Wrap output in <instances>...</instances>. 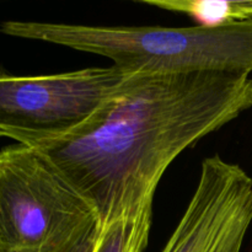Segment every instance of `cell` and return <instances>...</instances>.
Listing matches in <instances>:
<instances>
[{
    "instance_id": "6da1fadb",
    "label": "cell",
    "mask_w": 252,
    "mask_h": 252,
    "mask_svg": "<svg viewBox=\"0 0 252 252\" xmlns=\"http://www.w3.org/2000/svg\"><path fill=\"white\" fill-rule=\"evenodd\" d=\"M251 107L250 74H133L76 129L33 149L105 225L153 208L171 162Z\"/></svg>"
},
{
    "instance_id": "7a4b0ae2",
    "label": "cell",
    "mask_w": 252,
    "mask_h": 252,
    "mask_svg": "<svg viewBox=\"0 0 252 252\" xmlns=\"http://www.w3.org/2000/svg\"><path fill=\"white\" fill-rule=\"evenodd\" d=\"M0 31L105 57L127 74H252V20L220 27L6 21L1 24Z\"/></svg>"
},
{
    "instance_id": "3957f363",
    "label": "cell",
    "mask_w": 252,
    "mask_h": 252,
    "mask_svg": "<svg viewBox=\"0 0 252 252\" xmlns=\"http://www.w3.org/2000/svg\"><path fill=\"white\" fill-rule=\"evenodd\" d=\"M100 220L33 148L0 150V252H80Z\"/></svg>"
},
{
    "instance_id": "277c9868",
    "label": "cell",
    "mask_w": 252,
    "mask_h": 252,
    "mask_svg": "<svg viewBox=\"0 0 252 252\" xmlns=\"http://www.w3.org/2000/svg\"><path fill=\"white\" fill-rule=\"evenodd\" d=\"M130 75L112 64L53 75L0 74V137L29 148L64 137Z\"/></svg>"
},
{
    "instance_id": "5b68a950",
    "label": "cell",
    "mask_w": 252,
    "mask_h": 252,
    "mask_svg": "<svg viewBox=\"0 0 252 252\" xmlns=\"http://www.w3.org/2000/svg\"><path fill=\"white\" fill-rule=\"evenodd\" d=\"M252 223V179L218 154L201 164L196 189L161 252H241Z\"/></svg>"
},
{
    "instance_id": "8992f818",
    "label": "cell",
    "mask_w": 252,
    "mask_h": 252,
    "mask_svg": "<svg viewBox=\"0 0 252 252\" xmlns=\"http://www.w3.org/2000/svg\"><path fill=\"white\" fill-rule=\"evenodd\" d=\"M166 11L184 14L198 26L220 27L252 20V0H138Z\"/></svg>"
},
{
    "instance_id": "52a82bcc",
    "label": "cell",
    "mask_w": 252,
    "mask_h": 252,
    "mask_svg": "<svg viewBox=\"0 0 252 252\" xmlns=\"http://www.w3.org/2000/svg\"><path fill=\"white\" fill-rule=\"evenodd\" d=\"M153 208L133 218L100 225L81 252H143L148 246L152 228Z\"/></svg>"
}]
</instances>
